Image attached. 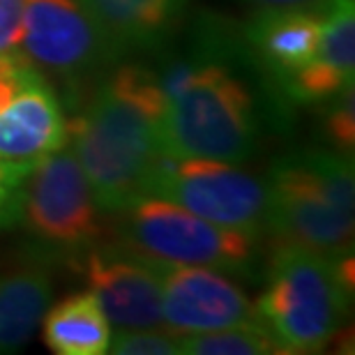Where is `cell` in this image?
I'll list each match as a JSON object with an SVG mask.
<instances>
[{
	"label": "cell",
	"mask_w": 355,
	"mask_h": 355,
	"mask_svg": "<svg viewBox=\"0 0 355 355\" xmlns=\"http://www.w3.org/2000/svg\"><path fill=\"white\" fill-rule=\"evenodd\" d=\"M321 12L307 7L293 10H257L245 26V42L250 51L272 81L284 86L307 67L316 55L321 37Z\"/></svg>",
	"instance_id": "obj_12"
},
{
	"label": "cell",
	"mask_w": 355,
	"mask_h": 355,
	"mask_svg": "<svg viewBox=\"0 0 355 355\" xmlns=\"http://www.w3.org/2000/svg\"><path fill=\"white\" fill-rule=\"evenodd\" d=\"M88 291L118 330L162 328V277L166 263L127 247H90L83 254Z\"/></svg>",
	"instance_id": "obj_9"
},
{
	"label": "cell",
	"mask_w": 355,
	"mask_h": 355,
	"mask_svg": "<svg viewBox=\"0 0 355 355\" xmlns=\"http://www.w3.org/2000/svg\"><path fill=\"white\" fill-rule=\"evenodd\" d=\"M113 58L150 51L171 37L189 0H79Z\"/></svg>",
	"instance_id": "obj_14"
},
{
	"label": "cell",
	"mask_w": 355,
	"mask_h": 355,
	"mask_svg": "<svg viewBox=\"0 0 355 355\" xmlns=\"http://www.w3.org/2000/svg\"><path fill=\"white\" fill-rule=\"evenodd\" d=\"M351 291V254L332 259L307 247L279 245L257 314L279 353H318L342 330Z\"/></svg>",
	"instance_id": "obj_4"
},
{
	"label": "cell",
	"mask_w": 355,
	"mask_h": 355,
	"mask_svg": "<svg viewBox=\"0 0 355 355\" xmlns=\"http://www.w3.org/2000/svg\"><path fill=\"white\" fill-rule=\"evenodd\" d=\"M180 337V335H178ZM184 355H270L279 353V346L270 337L263 323H243L222 330L189 332L180 337Z\"/></svg>",
	"instance_id": "obj_17"
},
{
	"label": "cell",
	"mask_w": 355,
	"mask_h": 355,
	"mask_svg": "<svg viewBox=\"0 0 355 355\" xmlns=\"http://www.w3.org/2000/svg\"><path fill=\"white\" fill-rule=\"evenodd\" d=\"M166 95L162 153L175 159L245 164L257 150L259 120L252 90L226 65L180 58L157 74Z\"/></svg>",
	"instance_id": "obj_2"
},
{
	"label": "cell",
	"mask_w": 355,
	"mask_h": 355,
	"mask_svg": "<svg viewBox=\"0 0 355 355\" xmlns=\"http://www.w3.org/2000/svg\"><path fill=\"white\" fill-rule=\"evenodd\" d=\"M166 95L153 69L123 65L106 74L86 111L67 125V144L102 212H120L146 196L164 157L162 118Z\"/></svg>",
	"instance_id": "obj_1"
},
{
	"label": "cell",
	"mask_w": 355,
	"mask_h": 355,
	"mask_svg": "<svg viewBox=\"0 0 355 355\" xmlns=\"http://www.w3.org/2000/svg\"><path fill=\"white\" fill-rule=\"evenodd\" d=\"M325 109V132H328L330 144L339 153H351L355 146V99H353V86H346L337 95L323 102Z\"/></svg>",
	"instance_id": "obj_19"
},
{
	"label": "cell",
	"mask_w": 355,
	"mask_h": 355,
	"mask_svg": "<svg viewBox=\"0 0 355 355\" xmlns=\"http://www.w3.org/2000/svg\"><path fill=\"white\" fill-rule=\"evenodd\" d=\"M162 321L173 335L261 323L257 304L219 270L175 263L162 277Z\"/></svg>",
	"instance_id": "obj_10"
},
{
	"label": "cell",
	"mask_w": 355,
	"mask_h": 355,
	"mask_svg": "<svg viewBox=\"0 0 355 355\" xmlns=\"http://www.w3.org/2000/svg\"><path fill=\"white\" fill-rule=\"evenodd\" d=\"M21 219L28 233L51 252L83 257L99 243L104 233L102 210L67 144L33 166Z\"/></svg>",
	"instance_id": "obj_6"
},
{
	"label": "cell",
	"mask_w": 355,
	"mask_h": 355,
	"mask_svg": "<svg viewBox=\"0 0 355 355\" xmlns=\"http://www.w3.org/2000/svg\"><path fill=\"white\" fill-rule=\"evenodd\" d=\"M21 51L40 72L67 81L116 60L79 0H24Z\"/></svg>",
	"instance_id": "obj_8"
},
{
	"label": "cell",
	"mask_w": 355,
	"mask_h": 355,
	"mask_svg": "<svg viewBox=\"0 0 355 355\" xmlns=\"http://www.w3.org/2000/svg\"><path fill=\"white\" fill-rule=\"evenodd\" d=\"M266 226L282 245L332 259L353 252L355 175L339 150H302L270 166Z\"/></svg>",
	"instance_id": "obj_3"
},
{
	"label": "cell",
	"mask_w": 355,
	"mask_h": 355,
	"mask_svg": "<svg viewBox=\"0 0 355 355\" xmlns=\"http://www.w3.org/2000/svg\"><path fill=\"white\" fill-rule=\"evenodd\" d=\"M257 10H293V7H307V10H316L325 0H247Z\"/></svg>",
	"instance_id": "obj_22"
},
{
	"label": "cell",
	"mask_w": 355,
	"mask_h": 355,
	"mask_svg": "<svg viewBox=\"0 0 355 355\" xmlns=\"http://www.w3.org/2000/svg\"><path fill=\"white\" fill-rule=\"evenodd\" d=\"M33 166L10 164L0 159V231L21 222L26 180Z\"/></svg>",
	"instance_id": "obj_20"
},
{
	"label": "cell",
	"mask_w": 355,
	"mask_h": 355,
	"mask_svg": "<svg viewBox=\"0 0 355 355\" xmlns=\"http://www.w3.org/2000/svg\"><path fill=\"white\" fill-rule=\"evenodd\" d=\"M40 325L44 344L58 355L109 353L111 323L90 291L69 295L49 307Z\"/></svg>",
	"instance_id": "obj_16"
},
{
	"label": "cell",
	"mask_w": 355,
	"mask_h": 355,
	"mask_svg": "<svg viewBox=\"0 0 355 355\" xmlns=\"http://www.w3.org/2000/svg\"><path fill=\"white\" fill-rule=\"evenodd\" d=\"M51 277L37 266L0 272V355L17 353L31 342L51 304Z\"/></svg>",
	"instance_id": "obj_15"
},
{
	"label": "cell",
	"mask_w": 355,
	"mask_h": 355,
	"mask_svg": "<svg viewBox=\"0 0 355 355\" xmlns=\"http://www.w3.org/2000/svg\"><path fill=\"white\" fill-rule=\"evenodd\" d=\"M355 67V7L353 0H325L321 37L314 60L291 79L284 92L300 104H323L346 86H353Z\"/></svg>",
	"instance_id": "obj_13"
},
{
	"label": "cell",
	"mask_w": 355,
	"mask_h": 355,
	"mask_svg": "<svg viewBox=\"0 0 355 355\" xmlns=\"http://www.w3.org/2000/svg\"><path fill=\"white\" fill-rule=\"evenodd\" d=\"M146 196L166 198L208 222L261 236L266 226V184L236 164L162 157Z\"/></svg>",
	"instance_id": "obj_7"
},
{
	"label": "cell",
	"mask_w": 355,
	"mask_h": 355,
	"mask_svg": "<svg viewBox=\"0 0 355 355\" xmlns=\"http://www.w3.org/2000/svg\"><path fill=\"white\" fill-rule=\"evenodd\" d=\"M109 353L116 355H180V337L164 328L118 330L111 335Z\"/></svg>",
	"instance_id": "obj_18"
},
{
	"label": "cell",
	"mask_w": 355,
	"mask_h": 355,
	"mask_svg": "<svg viewBox=\"0 0 355 355\" xmlns=\"http://www.w3.org/2000/svg\"><path fill=\"white\" fill-rule=\"evenodd\" d=\"M67 144V120L44 74L31 65L0 106V159L35 166Z\"/></svg>",
	"instance_id": "obj_11"
},
{
	"label": "cell",
	"mask_w": 355,
	"mask_h": 355,
	"mask_svg": "<svg viewBox=\"0 0 355 355\" xmlns=\"http://www.w3.org/2000/svg\"><path fill=\"white\" fill-rule=\"evenodd\" d=\"M118 215L125 247L148 259L229 275H250L257 263L259 236L208 222L166 198L141 196Z\"/></svg>",
	"instance_id": "obj_5"
},
{
	"label": "cell",
	"mask_w": 355,
	"mask_h": 355,
	"mask_svg": "<svg viewBox=\"0 0 355 355\" xmlns=\"http://www.w3.org/2000/svg\"><path fill=\"white\" fill-rule=\"evenodd\" d=\"M24 0H0V58H17L21 51Z\"/></svg>",
	"instance_id": "obj_21"
}]
</instances>
